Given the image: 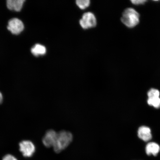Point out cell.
<instances>
[{"label": "cell", "instance_id": "5bb4252c", "mask_svg": "<svg viewBox=\"0 0 160 160\" xmlns=\"http://www.w3.org/2000/svg\"><path fill=\"white\" fill-rule=\"evenodd\" d=\"M2 160H18V159L15 156L11 154H7L3 156Z\"/></svg>", "mask_w": 160, "mask_h": 160}, {"label": "cell", "instance_id": "7a4b0ae2", "mask_svg": "<svg viewBox=\"0 0 160 160\" xmlns=\"http://www.w3.org/2000/svg\"><path fill=\"white\" fill-rule=\"evenodd\" d=\"M139 13L132 8H128L122 14L121 21L126 27L133 28L138 24L139 22Z\"/></svg>", "mask_w": 160, "mask_h": 160}, {"label": "cell", "instance_id": "277c9868", "mask_svg": "<svg viewBox=\"0 0 160 160\" xmlns=\"http://www.w3.org/2000/svg\"><path fill=\"white\" fill-rule=\"evenodd\" d=\"M81 27L84 29L95 27L97 25V20L95 15L91 12L84 13L79 21Z\"/></svg>", "mask_w": 160, "mask_h": 160}, {"label": "cell", "instance_id": "8992f818", "mask_svg": "<svg viewBox=\"0 0 160 160\" xmlns=\"http://www.w3.org/2000/svg\"><path fill=\"white\" fill-rule=\"evenodd\" d=\"M57 134L58 133L54 130L50 129L48 131L42 140L43 145L46 148H53L57 139Z\"/></svg>", "mask_w": 160, "mask_h": 160}, {"label": "cell", "instance_id": "ba28073f", "mask_svg": "<svg viewBox=\"0 0 160 160\" xmlns=\"http://www.w3.org/2000/svg\"><path fill=\"white\" fill-rule=\"evenodd\" d=\"M24 2L23 0H8L7 2V7L10 10L19 12L22 8Z\"/></svg>", "mask_w": 160, "mask_h": 160}, {"label": "cell", "instance_id": "5b68a950", "mask_svg": "<svg viewBox=\"0 0 160 160\" xmlns=\"http://www.w3.org/2000/svg\"><path fill=\"white\" fill-rule=\"evenodd\" d=\"M7 28L12 33L18 35L23 31L24 25L21 20L17 18H13L9 21Z\"/></svg>", "mask_w": 160, "mask_h": 160}, {"label": "cell", "instance_id": "30bf717a", "mask_svg": "<svg viewBox=\"0 0 160 160\" xmlns=\"http://www.w3.org/2000/svg\"><path fill=\"white\" fill-rule=\"evenodd\" d=\"M46 51L47 50L44 46L39 44L35 45L31 50L32 54L35 57L45 55Z\"/></svg>", "mask_w": 160, "mask_h": 160}, {"label": "cell", "instance_id": "6da1fadb", "mask_svg": "<svg viewBox=\"0 0 160 160\" xmlns=\"http://www.w3.org/2000/svg\"><path fill=\"white\" fill-rule=\"evenodd\" d=\"M73 136L71 132L61 131L58 133L57 139L53 147L54 151L59 153L65 149L72 141Z\"/></svg>", "mask_w": 160, "mask_h": 160}, {"label": "cell", "instance_id": "7c38bea8", "mask_svg": "<svg viewBox=\"0 0 160 160\" xmlns=\"http://www.w3.org/2000/svg\"><path fill=\"white\" fill-rule=\"evenodd\" d=\"M147 102L149 105L153 106L156 108H160V98L159 97L148 98Z\"/></svg>", "mask_w": 160, "mask_h": 160}, {"label": "cell", "instance_id": "4fadbf2b", "mask_svg": "<svg viewBox=\"0 0 160 160\" xmlns=\"http://www.w3.org/2000/svg\"><path fill=\"white\" fill-rule=\"evenodd\" d=\"M148 98H159L160 96L159 91L157 89H151L148 92Z\"/></svg>", "mask_w": 160, "mask_h": 160}, {"label": "cell", "instance_id": "9a60e30c", "mask_svg": "<svg viewBox=\"0 0 160 160\" xmlns=\"http://www.w3.org/2000/svg\"><path fill=\"white\" fill-rule=\"evenodd\" d=\"M147 1L145 0H132V1H131L132 3L135 5H142Z\"/></svg>", "mask_w": 160, "mask_h": 160}, {"label": "cell", "instance_id": "52a82bcc", "mask_svg": "<svg viewBox=\"0 0 160 160\" xmlns=\"http://www.w3.org/2000/svg\"><path fill=\"white\" fill-rule=\"evenodd\" d=\"M138 133L139 138L143 141H148L152 139L151 130L149 128L146 126L140 127L138 130Z\"/></svg>", "mask_w": 160, "mask_h": 160}, {"label": "cell", "instance_id": "2e32d148", "mask_svg": "<svg viewBox=\"0 0 160 160\" xmlns=\"http://www.w3.org/2000/svg\"><path fill=\"white\" fill-rule=\"evenodd\" d=\"M3 97L2 93L0 92V104L3 102Z\"/></svg>", "mask_w": 160, "mask_h": 160}, {"label": "cell", "instance_id": "8fae6325", "mask_svg": "<svg viewBox=\"0 0 160 160\" xmlns=\"http://www.w3.org/2000/svg\"><path fill=\"white\" fill-rule=\"evenodd\" d=\"M76 3L80 9H85L88 7L90 4L89 0H78Z\"/></svg>", "mask_w": 160, "mask_h": 160}, {"label": "cell", "instance_id": "9c48e42d", "mask_svg": "<svg viewBox=\"0 0 160 160\" xmlns=\"http://www.w3.org/2000/svg\"><path fill=\"white\" fill-rule=\"evenodd\" d=\"M145 150L146 152L148 155L156 156L160 151V147L157 143L152 142L146 146Z\"/></svg>", "mask_w": 160, "mask_h": 160}, {"label": "cell", "instance_id": "3957f363", "mask_svg": "<svg viewBox=\"0 0 160 160\" xmlns=\"http://www.w3.org/2000/svg\"><path fill=\"white\" fill-rule=\"evenodd\" d=\"M34 144L29 140H23L19 143V150L22 155L26 158H31L36 152Z\"/></svg>", "mask_w": 160, "mask_h": 160}]
</instances>
